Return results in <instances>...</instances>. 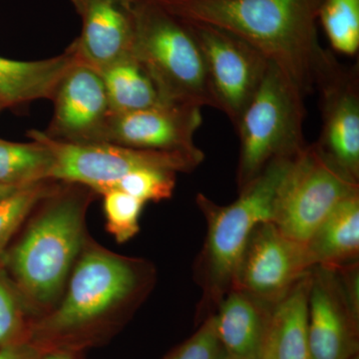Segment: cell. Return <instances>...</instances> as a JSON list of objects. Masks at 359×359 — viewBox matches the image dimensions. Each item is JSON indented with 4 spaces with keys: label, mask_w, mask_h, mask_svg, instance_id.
I'll return each instance as SVG.
<instances>
[{
    "label": "cell",
    "mask_w": 359,
    "mask_h": 359,
    "mask_svg": "<svg viewBox=\"0 0 359 359\" xmlns=\"http://www.w3.org/2000/svg\"><path fill=\"white\" fill-rule=\"evenodd\" d=\"M182 20L218 26L249 42L306 97L321 48L316 21L323 0H150Z\"/></svg>",
    "instance_id": "6da1fadb"
},
{
    "label": "cell",
    "mask_w": 359,
    "mask_h": 359,
    "mask_svg": "<svg viewBox=\"0 0 359 359\" xmlns=\"http://www.w3.org/2000/svg\"><path fill=\"white\" fill-rule=\"evenodd\" d=\"M155 271L147 262L84 247L71 271L62 302L32 330L42 346L82 339L110 320L132 311L148 294Z\"/></svg>",
    "instance_id": "7a4b0ae2"
},
{
    "label": "cell",
    "mask_w": 359,
    "mask_h": 359,
    "mask_svg": "<svg viewBox=\"0 0 359 359\" xmlns=\"http://www.w3.org/2000/svg\"><path fill=\"white\" fill-rule=\"evenodd\" d=\"M294 158L271 161L238 191V199L230 205H218L204 194H198L196 203L207 223L205 243L194 269L196 283L202 290L196 316L198 325L214 314L233 290L252 231L257 224L273 221L278 190Z\"/></svg>",
    "instance_id": "3957f363"
},
{
    "label": "cell",
    "mask_w": 359,
    "mask_h": 359,
    "mask_svg": "<svg viewBox=\"0 0 359 359\" xmlns=\"http://www.w3.org/2000/svg\"><path fill=\"white\" fill-rule=\"evenodd\" d=\"M95 192L79 184L61 183L45 198L9 266L21 292L37 309L53 306L84 249L85 214Z\"/></svg>",
    "instance_id": "277c9868"
},
{
    "label": "cell",
    "mask_w": 359,
    "mask_h": 359,
    "mask_svg": "<svg viewBox=\"0 0 359 359\" xmlns=\"http://www.w3.org/2000/svg\"><path fill=\"white\" fill-rule=\"evenodd\" d=\"M133 6L132 54L163 100L219 110L204 54L185 22L150 0H133Z\"/></svg>",
    "instance_id": "5b68a950"
},
{
    "label": "cell",
    "mask_w": 359,
    "mask_h": 359,
    "mask_svg": "<svg viewBox=\"0 0 359 359\" xmlns=\"http://www.w3.org/2000/svg\"><path fill=\"white\" fill-rule=\"evenodd\" d=\"M304 96L269 61L263 81L236 125L240 137L238 190L278 158H294L306 146Z\"/></svg>",
    "instance_id": "8992f818"
},
{
    "label": "cell",
    "mask_w": 359,
    "mask_h": 359,
    "mask_svg": "<svg viewBox=\"0 0 359 359\" xmlns=\"http://www.w3.org/2000/svg\"><path fill=\"white\" fill-rule=\"evenodd\" d=\"M28 137L43 141L53 152L55 166L52 179L86 186L101 195L116 181L137 170L190 173L205 160L204 152L198 147L166 151L111 143L70 144L52 140L39 130L28 132Z\"/></svg>",
    "instance_id": "52a82bcc"
},
{
    "label": "cell",
    "mask_w": 359,
    "mask_h": 359,
    "mask_svg": "<svg viewBox=\"0 0 359 359\" xmlns=\"http://www.w3.org/2000/svg\"><path fill=\"white\" fill-rule=\"evenodd\" d=\"M358 193V182L311 144L292 159L278 190L271 222L285 235L306 243L342 200Z\"/></svg>",
    "instance_id": "ba28073f"
},
{
    "label": "cell",
    "mask_w": 359,
    "mask_h": 359,
    "mask_svg": "<svg viewBox=\"0 0 359 359\" xmlns=\"http://www.w3.org/2000/svg\"><path fill=\"white\" fill-rule=\"evenodd\" d=\"M308 332L311 359L358 355V263L311 269Z\"/></svg>",
    "instance_id": "9c48e42d"
},
{
    "label": "cell",
    "mask_w": 359,
    "mask_h": 359,
    "mask_svg": "<svg viewBox=\"0 0 359 359\" xmlns=\"http://www.w3.org/2000/svg\"><path fill=\"white\" fill-rule=\"evenodd\" d=\"M320 93L321 131L314 146L325 159L359 183V72L323 50L313 75Z\"/></svg>",
    "instance_id": "30bf717a"
},
{
    "label": "cell",
    "mask_w": 359,
    "mask_h": 359,
    "mask_svg": "<svg viewBox=\"0 0 359 359\" xmlns=\"http://www.w3.org/2000/svg\"><path fill=\"white\" fill-rule=\"evenodd\" d=\"M182 20L204 54L219 111L236 127L263 81L268 58L228 30L199 21Z\"/></svg>",
    "instance_id": "8fae6325"
},
{
    "label": "cell",
    "mask_w": 359,
    "mask_h": 359,
    "mask_svg": "<svg viewBox=\"0 0 359 359\" xmlns=\"http://www.w3.org/2000/svg\"><path fill=\"white\" fill-rule=\"evenodd\" d=\"M313 268L306 243L264 222L250 233L233 289L275 304Z\"/></svg>",
    "instance_id": "7c38bea8"
},
{
    "label": "cell",
    "mask_w": 359,
    "mask_h": 359,
    "mask_svg": "<svg viewBox=\"0 0 359 359\" xmlns=\"http://www.w3.org/2000/svg\"><path fill=\"white\" fill-rule=\"evenodd\" d=\"M54 114L43 133L70 144L103 143L112 111L100 73L75 63L63 75L51 99Z\"/></svg>",
    "instance_id": "4fadbf2b"
},
{
    "label": "cell",
    "mask_w": 359,
    "mask_h": 359,
    "mask_svg": "<svg viewBox=\"0 0 359 359\" xmlns=\"http://www.w3.org/2000/svg\"><path fill=\"white\" fill-rule=\"evenodd\" d=\"M202 108L161 103L134 112L111 113L103 143L149 150H193L202 124Z\"/></svg>",
    "instance_id": "5bb4252c"
},
{
    "label": "cell",
    "mask_w": 359,
    "mask_h": 359,
    "mask_svg": "<svg viewBox=\"0 0 359 359\" xmlns=\"http://www.w3.org/2000/svg\"><path fill=\"white\" fill-rule=\"evenodd\" d=\"M82 21L69 45L80 63L97 72L133 56V0H71Z\"/></svg>",
    "instance_id": "9a60e30c"
},
{
    "label": "cell",
    "mask_w": 359,
    "mask_h": 359,
    "mask_svg": "<svg viewBox=\"0 0 359 359\" xmlns=\"http://www.w3.org/2000/svg\"><path fill=\"white\" fill-rule=\"evenodd\" d=\"M275 304L236 289L222 299L212 316L219 341L230 359L262 358Z\"/></svg>",
    "instance_id": "2e32d148"
},
{
    "label": "cell",
    "mask_w": 359,
    "mask_h": 359,
    "mask_svg": "<svg viewBox=\"0 0 359 359\" xmlns=\"http://www.w3.org/2000/svg\"><path fill=\"white\" fill-rule=\"evenodd\" d=\"M79 62L70 46L55 57L18 61L0 56V102L20 106L39 99H52L63 75Z\"/></svg>",
    "instance_id": "e0dca14e"
},
{
    "label": "cell",
    "mask_w": 359,
    "mask_h": 359,
    "mask_svg": "<svg viewBox=\"0 0 359 359\" xmlns=\"http://www.w3.org/2000/svg\"><path fill=\"white\" fill-rule=\"evenodd\" d=\"M311 273L273 306L261 359H311L308 332Z\"/></svg>",
    "instance_id": "ac0fdd59"
},
{
    "label": "cell",
    "mask_w": 359,
    "mask_h": 359,
    "mask_svg": "<svg viewBox=\"0 0 359 359\" xmlns=\"http://www.w3.org/2000/svg\"><path fill=\"white\" fill-rule=\"evenodd\" d=\"M313 266L358 263L359 193L342 200L306 242Z\"/></svg>",
    "instance_id": "d6986e66"
},
{
    "label": "cell",
    "mask_w": 359,
    "mask_h": 359,
    "mask_svg": "<svg viewBox=\"0 0 359 359\" xmlns=\"http://www.w3.org/2000/svg\"><path fill=\"white\" fill-rule=\"evenodd\" d=\"M99 73L113 113L134 112L168 103L163 100L152 78L134 56Z\"/></svg>",
    "instance_id": "ffe728a7"
},
{
    "label": "cell",
    "mask_w": 359,
    "mask_h": 359,
    "mask_svg": "<svg viewBox=\"0 0 359 359\" xmlns=\"http://www.w3.org/2000/svg\"><path fill=\"white\" fill-rule=\"evenodd\" d=\"M30 143L0 139V183L23 187L52 179L55 158L43 141L30 138Z\"/></svg>",
    "instance_id": "44dd1931"
},
{
    "label": "cell",
    "mask_w": 359,
    "mask_h": 359,
    "mask_svg": "<svg viewBox=\"0 0 359 359\" xmlns=\"http://www.w3.org/2000/svg\"><path fill=\"white\" fill-rule=\"evenodd\" d=\"M332 48L353 56L359 49V0H323L318 11Z\"/></svg>",
    "instance_id": "7402d4cb"
},
{
    "label": "cell",
    "mask_w": 359,
    "mask_h": 359,
    "mask_svg": "<svg viewBox=\"0 0 359 359\" xmlns=\"http://www.w3.org/2000/svg\"><path fill=\"white\" fill-rule=\"evenodd\" d=\"M62 182L46 180L23 187L0 201V257L15 231L41 201L56 192Z\"/></svg>",
    "instance_id": "603a6c76"
},
{
    "label": "cell",
    "mask_w": 359,
    "mask_h": 359,
    "mask_svg": "<svg viewBox=\"0 0 359 359\" xmlns=\"http://www.w3.org/2000/svg\"><path fill=\"white\" fill-rule=\"evenodd\" d=\"M145 203L128 194L111 190L103 194L106 229L119 244L128 242L140 231V218Z\"/></svg>",
    "instance_id": "cb8c5ba5"
},
{
    "label": "cell",
    "mask_w": 359,
    "mask_h": 359,
    "mask_svg": "<svg viewBox=\"0 0 359 359\" xmlns=\"http://www.w3.org/2000/svg\"><path fill=\"white\" fill-rule=\"evenodd\" d=\"M176 174L167 170H137L116 181L104 193L118 190L141 200L145 204L147 202H160L173 196Z\"/></svg>",
    "instance_id": "d4e9b609"
},
{
    "label": "cell",
    "mask_w": 359,
    "mask_h": 359,
    "mask_svg": "<svg viewBox=\"0 0 359 359\" xmlns=\"http://www.w3.org/2000/svg\"><path fill=\"white\" fill-rule=\"evenodd\" d=\"M197 332L165 359H230L217 334L212 316L200 323Z\"/></svg>",
    "instance_id": "484cf974"
},
{
    "label": "cell",
    "mask_w": 359,
    "mask_h": 359,
    "mask_svg": "<svg viewBox=\"0 0 359 359\" xmlns=\"http://www.w3.org/2000/svg\"><path fill=\"white\" fill-rule=\"evenodd\" d=\"M22 313L18 297L6 278L0 275V348L11 344L20 332Z\"/></svg>",
    "instance_id": "4316f807"
},
{
    "label": "cell",
    "mask_w": 359,
    "mask_h": 359,
    "mask_svg": "<svg viewBox=\"0 0 359 359\" xmlns=\"http://www.w3.org/2000/svg\"><path fill=\"white\" fill-rule=\"evenodd\" d=\"M41 349L33 344H9L0 348V359H39Z\"/></svg>",
    "instance_id": "83f0119b"
},
{
    "label": "cell",
    "mask_w": 359,
    "mask_h": 359,
    "mask_svg": "<svg viewBox=\"0 0 359 359\" xmlns=\"http://www.w3.org/2000/svg\"><path fill=\"white\" fill-rule=\"evenodd\" d=\"M39 359H73L70 354L63 351H52L48 353L42 354V358Z\"/></svg>",
    "instance_id": "f1b7e54d"
},
{
    "label": "cell",
    "mask_w": 359,
    "mask_h": 359,
    "mask_svg": "<svg viewBox=\"0 0 359 359\" xmlns=\"http://www.w3.org/2000/svg\"><path fill=\"white\" fill-rule=\"evenodd\" d=\"M20 189L21 188H18V187L4 185V184L0 183V201L4 200L13 194L18 192Z\"/></svg>",
    "instance_id": "f546056e"
},
{
    "label": "cell",
    "mask_w": 359,
    "mask_h": 359,
    "mask_svg": "<svg viewBox=\"0 0 359 359\" xmlns=\"http://www.w3.org/2000/svg\"><path fill=\"white\" fill-rule=\"evenodd\" d=\"M4 108H6V107H4V106L2 105V103L0 102V112H1V111L4 110Z\"/></svg>",
    "instance_id": "4dcf8cb0"
},
{
    "label": "cell",
    "mask_w": 359,
    "mask_h": 359,
    "mask_svg": "<svg viewBox=\"0 0 359 359\" xmlns=\"http://www.w3.org/2000/svg\"><path fill=\"white\" fill-rule=\"evenodd\" d=\"M351 359H359V354H358V355L354 356V358H351Z\"/></svg>",
    "instance_id": "1f68e13d"
}]
</instances>
